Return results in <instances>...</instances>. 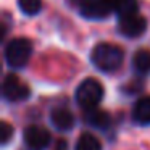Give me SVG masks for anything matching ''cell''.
<instances>
[{
    "instance_id": "cell-1",
    "label": "cell",
    "mask_w": 150,
    "mask_h": 150,
    "mask_svg": "<svg viewBox=\"0 0 150 150\" xmlns=\"http://www.w3.org/2000/svg\"><path fill=\"white\" fill-rule=\"evenodd\" d=\"M91 60L97 69L105 73H111V71H116L123 65L124 52L121 47L115 45V44L100 42L92 49Z\"/></svg>"
},
{
    "instance_id": "cell-2",
    "label": "cell",
    "mask_w": 150,
    "mask_h": 150,
    "mask_svg": "<svg viewBox=\"0 0 150 150\" xmlns=\"http://www.w3.org/2000/svg\"><path fill=\"white\" fill-rule=\"evenodd\" d=\"M103 97V86L95 78H87L76 89V102L84 110H92L100 103Z\"/></svg>"
},
{
    "instance_id": "cell-3",
    "label": "cell",
    "mask_w": 150,
    "mask_h": 150,
    "mask_svg": "<svg viewBox=\"0 0 150 150\" xmlns=\"http://www.w3.org/2000/svg\"><path fill=\"white\" fill-rule=\"evenodd\" d=\"M33 53V44L29 39L15 37L5 47V60L11 68H23L28 65Z\"/></svg>"
},
{
    "instance_id": "cell-4",
    "label": "cell",
    "mask_w": 150,
    "mask_h": 150,
    "mask_svg": "<svg viewBox=\"0 0 150 150\" xmlns=\"http://www.w3.org/2000/svg\"><path fill=\"white\" fill-rule=\"evenodd\" d=\"M2 94L8 102H23L29 97L31 89L16 74H7L2 82Z\"/></svg>"
},
{
    "instance_id": "cell-5",
    "label": "cell",
    "mask_w": 150,
    "mask_h": 150,
    "mask_svg": "<svg viewBox=\"0 0 150 150\" xmlns=\"http://www.w3.org/2000/svg\"><path fill=\"white\" fill-rule=\"evenodd\" d=\"M79 11L89 20H102L113 13V0H87L81 4Z\"/></svg>"
},
{
    "instance_id": "cell-6",
    "label": "cell",
    "mask_w": 150,
    "mask_h": 150,
    "mask_svg": "<svg viewBox=\"0 0 150 150\" xmlns=\"http://www.w3.org/2000/svg\"><path fill=\"white\" fill-rule=\"evenodd\" d=\"M147 29V20L144 16L137 15H131V16L120 18L118 21V31L123 34L124 37H139L145 33Z\"/></svg>"
},
{
    "instance_id": "cell-7",
    "label": "cell",
    "mask_w": 150,
    "mask_h": 150,
    "mask_svg": "<svg viewBox=\"0 0 150 150\" xmlns=\"http://www.w3.org/2000/svg\"><path fill=\"white\" fill-rule=\"evenodd\" d=\"M24 142L31 150H44L50 144V134L45 127L33 124L24 129Z\"/></svg>"
},
{
    "instance_id": "cell-8",
    "label": "cell",
    "mask_w": 150,
    "mask_h": 150,
    "mask_svg": "<svg viewBox=\"0 0 150 150\" xmlns=\"http://www.w3.org/2000/svg\"><path fill=\"white\" fill-rule=\"evenodd\" d=\"M50 121L58 131H69L74 126V115L65 107H57L50 111Z\"/></svg>"
},
{
    "instance_id": "cell-9",
    "label": "cell",
    "mask_w": 150,
    "mask_h": 150,
    "mask_svg": "<svg viewBox=\"0 0 150 150\" xmlns=\"http://www.w3.org/2000/svg\"><path fill=\"white\" fill-rule=\"evenodd\" d=\"M84 120L87 124L97 127V129H108L111 124V116L103 110L98 108H92V110H86Z\"/></svg>"
},
{
    "instance_id": "cell-10",
    "label": "cell",
    "mask_w": 150,
    "mask_h": 150,
    "mask_svg": "<svg viewBox=\"0 0 150 150\" xmlns=\"http://www.w3.org/2000/svg\"><path fill=\"white\" fill-rule=\"evenodd\" d=\"M132 120L137 124H150V97H142L132 108Z\"/></svg>"
},
{
    "instance_id": "cell-11",
    "label": "cell",
    "mask_w": 150,
    "mask_h": 150,
    "mask_svg": "<svg viewBox=\"0 0 150 150\" xmlns=\"http://www.w3.org/2000/svg\"><path fill=\"white\" fill-rule=\"evenodd\" d=\"M132 66L139 74H149L150 73V50L139 49L132 57Z\"/></svg>"
},
{
    "instance_id": "cell-12",
    "label": "cell",
    "mask_w": 150,
    "mask_h": 150,
    "mask_svg": "<svg viewBox=\"0 0 150 150\" xmlns=\"http://www.w3.org/2000/svg\"><path fill=\"white\" fill-rule=\"evenodd\" d=\"M139 2L137 0H113V13H116L120 18L137 15Z\"/></svg>"
},
{
    "instance_id": "cell-13",
    "label": "cell",
    "mask_w": 150,
    "mask_h": 150,
    "mask_svg": "<svg viewBox=\"0 0 150 150\" xmlns=\"http://www.w3.org/2000/svg\"><path fill=\"white\" fill-rule=\"evenodd\" d=\"M74 150H102V142L91 132H82L76 142Z\"/></svg>"
},
{
    "instance_id": "cell-14",
    "label": "cell",
    "mask_w": 150,
    "mask_h": 150,
    "mask_svg": "<svg viewBox=\"0 0 150 150\" xmlns=\"http://www.w3.org/2000/svg\"><path fill=\"white\" fill-rule=\"evenodd\" d=\"M18 7L24 15H37L42 8V2L40 0H18Z\"/></svg>"
},
{
    "instance_id": "cell-15",
    "label": "cell",
    "mask_w": 150,
    "mask_h": 150,
    "mask_svg": "<svg viewBox=\"0 0 150 150\" xmlns=\"http://www.w3.org/2000/svg\"><path fill=\"white\" fill-rule=\"evenodd\" d=\"M13 137V126L7 121H0V144L7 145Z\"/></svg>"
},
{
    "instance_id": "cell-16",
    "label": "cell",
    "mask_w": 150,
    "mask_h": 150,
    "mask_svg": "<svg viewBox=\"0 0 150 150\" xmlns=\"http://www.w3.org/2000/svg\"><path fill=\"white\" fill-rule=\"evenodd\" d=\"M142 87H144V84H140L139 81H132L131 84H127L126 87H124V91L129 92V94H136V92H139Z\"/></svg>"
},
{
    "instance_id": "cell-17",
    "label": "cell",
    "mask_w": 150,
    "mask_h": 150,
    "mask_svg": "<svg viewBox=\"0 0 150 150\" xmlns=\"http://www.w3.org/2000/svg\"><path fill=\"white\" fill-rule=\"evenodd\" d=\"M81 2H87V0H81Z\"/></svg>"
},
{
    "instance_id": "cell-18",
    "label": "cell",
    "mask_w": 150,
    "mask_h": 150,
    "mask_svg": "<svg viewBox=\"0 0 150 150\" xmlns=\"http://www.w3.org/2000/svg\"><path fill=\"white\" fill-rule=\"evenodd\" d=\"M28 150H31V149H28Z\"/></svg>"
}]
</instances>
